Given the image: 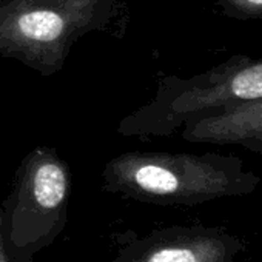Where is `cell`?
I'll use <instances>...</instances> for the list:
<instances>
[{"instance_id":"obj_3","label":"cell","mask_w":262,"mask_h":262,"mask_svg":"<svg viewBox=\"0 0 262 262\" xmlns=\"http://www.w3.org/2000/svg\"><path fill=\"white\" fill-rule=\"evenodd\" d=\"M262 99V57L236 56L205 73L159 80L153 99L125 116V138H168L190 119Z\"/></svg>"},{"instance_id":"obj_7","label":"cell","mask_w":262,"mask_h":262,"mask_svg":"<svg viewBox=\"0 0 262 262\" xmlns=\"http://www.w3.org/2000/svg\"><path fill=\"white\" fill-rule=\"evenodd\" d=\"M219 11L236 20H262V0H214Z\"/></svg>"},{"instance_id":"obj_2","label":"cell","mask_w":262,"mask_h":262,"mask_svg":"<svg viewBox=\"0 0 262 262\" xmlns=\"http://www.w3.org/2000/svg\"><path fill=\"white\" fill-rule=\"evenodd\" d=\"M126 19L123 0H0V57L50 77L83 36L117 34Z\"/></svg>"},{"instance_id":"obj_5","label":"cell","mask_w":262,"mask_h":262,"mask_svg":"<svg viewBox=\"0 0 262 262\" xmlns=\"http://www.w3.org/2000/svg\"><path fill=\"white\" fill-rule=\"evenodd\" d=\"M245 250V239L221 227L173 225L128 241L110 262H236Z\"/></svg>"},{"instance_id":"obj_4","label":"cell","mask_w":262,"mask_h":262,"mask_svg":"<svg viewBox=\"0 0 262 262\" xmlns=\"http://www.w3.org/2000/svg\"><path fill=\"white\" fill-rule=\"evenodd\" d=\"M71 170L56 148L39 145L19 164L0 204V231L10 262H34L68 222Z\"/></svg>"},{"instance_id":"obj_1","label":"cell","mask_w":262,"mask_h":262,"mask_svg":"<svg viewBox=\"0 0 262 262\" xmlns=\"http://www.w3.org/2000/svg\"><path fill=\"white\" fill-rule=\"evenodd\" d=\"M100 176L106 193L164 207L248 196L260 184L242 159L217 153L126 151L110 159Z\"/></svg>"},{"instance_id":"obj_6","label":"cell","mask_w":262,"mask_h":262,"mask_svg":"<svg viewBox=\"0 0 262 262\" xmlns=\"http://www.w3.org/2000/svg\"><path fill=\"white\" fill-rule=\"evenodd\" d=\"M181 138L191 144L239 145L262 158V99L190 119Z\"/></svg>"},{"instance_id":"obj_8","label":"cell","mask_w":262,"mask_h":262,"mask_svg":"<svg viewBox=\"0 0 262 262\" xmlns=\"http://www.w3.org/2000/svg\"><path fill=\"white\" fill-rule=\"evenodd\" d=\"M0 217H2V208H0ZM0 262H10L5 247H4V239H2V231H0Z\"/></svg>"}]
</instances>
